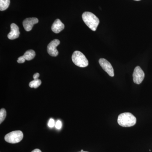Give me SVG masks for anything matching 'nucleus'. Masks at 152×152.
<instances>
[{
	"label": "nucleus",
	"instance_id": "obj_1",
	"mask_svg": "<svg viewBox=\"0 0 152 152\" xmlns=\"http://www.w3.org/2000/svg\"><path fill=\"white\" fill-rule=\"evenodd\" d=\"M118 124L124 127H129L135 125L137 122L136 117L130 113H124L119 115Z\"/></svg>",
	"mask_w": 152,
	"mask_h": 152
},
{
	"label": "nucleus",
	"instance_id": "obj_2",
	"mask_svg": "<svg viewBox=\"0 0 152 152\" xmlns=\"http://www.w3.org/2000/svg\"><path fill=\"white\" fill-rule=\"evenodd\" d=\"M82 18L85 24L93 31L96 30L99 24V20L97 17L90 12H86L82 15Z\"/></svg>",
	"mask_w": 152,
	"mask_h": 152
},
{
	"label": "nucleus",
	"instance_id": "obj_3",
	"mask_svg": "<svg viewBox=\"0 0 152 152\" xmlns=\"http://www.w3.org/2000/svg\"><path fill=\"white\" fill-rule=\"evenodd\" d=\"M72 60L75 65L80 67L84 68L88 65V61L84 55L79 51L74 52Z\"/></svg>",
	"mask_w": 152,
	"mask_h": 152
},
{
	"label": "nucleus",
	"instance_id": "obj_4",
	"mask_svg": "<svg viewBox=\"0 0 152 152\" xmlns=\"http://www.w3.org/2000/svg\"><path fill=\"white\" fill-rule=\"evenodd\" d=\"M23 134L20 131H15L11 132L5 136V140L10 143H18L23 140Z\"/></svg>",
	"mask_w": 152,
	"mask_h": 152
},
{
	"label": "nucleus",
	"instance_id": "obj_5",
	"mask_svg": "<svg viewBox=\"0 0 152 152\" xmlns=\"http://www.w3.org/2000/svg\"><path fill=\"white\" fill-rule=\"evenodd\" d=\"M145 73L140 67L137 66L135 68L133 74V81L139 85L141 83L145 78Z\"/></svg>",
	"mask_w": 152,
	"mask_h": 152
},
{
	"label": "nucleus",
	"instance_id": "obj_6",
	"mask_svg": "<svg viewBox=\"0 0 152 152\" xmlns=\"http://www.w3.org/2000/svg\"><path fill=\"white\" fill-rule=\"evenodd\" d=\"M99 63L104 70L109 75L110 77H114L115 75L113 68L111 64L108 61L104 58H101L99 60Z\"/></svg>",
	"mask_w": 152,
	"mask_h": 152
},
{
	"label": "nucleus",
	"instance_id": "obj_7",
	"mask_svg": "<svg viewBox=\"0 0 152 152\" xmlns=\"http://www.w3.org/2000/svg\"><path fill=\"white\" fill-rule=\"evenodd\" d=\"M60 44L58 39H54L51 41L48 45L47 51L49 55L53 57H56L58 54V51L56 48Z\"/></svg>",
	"mask_w": 152,
	"mask_h": 152
},
{
	"label": "nucleus",
	"instance_id": "obj_8",
	"mask_svg": "<svg viewBox=\"0 0 152 152\" xmlns=\"http://www.w3.org/2000/svg\"><path fill=\"white\" fill-rule=\"evenodd\" d=\"M38 22L39 20L37 18H28L23 21V26L26 31H29L32 29L34 25L37 23Z\"/></svg>",
	"mask_w": 152,
	"mask_h": 152
},
{
	"label": "nucleus",
	"instance_id": "obj_9",
	"mask_svg": "<svg viewBox=\"0 0 152 152\" xmlns=\"http://www.w3.org/2000/svg\"><path fill=\"white\" fill-rule=\"evenodd\" d=\"M20 34L18 26L15 23H12L11 25V31L8 34V38L10 39H15L19 37Z\"/></svg>",
	"mask_w": 152,
	"mask_h": 152
},
{
	"label": "nucleus",
	"instance_id": "obj_10",
	"mask_svg": "<svg viewBox=\"0 0 152 152\" xmlns=\"http://www.w3.org/2000/svg\"><path fill=\"white\" fill-rule=\"evenodd\" d=\"M64 25L59 19H56L52 26V30L56 34H58L64 28Z\"/></svg>",
	"mask_w": 152,
	"mask_h": 152
},
{
	"label": "nucleus",
	"instance_id": "obj_11",
	"mask_svg": "<svg viewBox=\"0 0 152 152\" xmlns=\"http://www.w3.org/2000/svg\"><path fill=\"white\" fill-rule=\"evenodd\" d=\"M36 56V53L34 51L32 50H30L27 51L25 53L23 57L27 61H31Z\"/></svg>",
	"mask_w": 152,
	"mask_h": 152
},
{
	"label": "nucleus",
	"instance_id": "obj_12",
	"mask_svg": "<svg viewBox=\"0 0 152 152\" xmlns=\"http://www.w3.org/2000/svg\"><path fill=\"white\" fill-rule=\"evenodd\" d=\"M10 0H0V10L4 11L9 7Z\"/></svg>",
	"mask_w": 152,
	"mask_h": 152
},
{
	"label": "nucleus",
	"instance_id": "obj_13",
	"mask_svg": "<svg viewBox=\"0 0 152 152\" xmlns=\"http://www.w3.org/2000/svg\"><path fill=\"white\" fill-rule=\"evenodd\" d=\"M41 84H42V81H41V80L37 79L34 80L30 82L29 86L30 88H37L40 86Z\"/></svg>",
	"mask_w": 152,
	"mask_h": 152
},
{
	"label": "nucleus",
	"instance_id": "obj_14",
	"mask_svg": "<svg viewBox=\"0 0 152 152\" xmlns=\"http://www.w3.org/2000/svg\"><path fill=\"white\" fill-rule=\"evenodd\" d=\"M6 115L7 112L6 110L4 108L1 109L0 110V124H1L5 119Z\"/></svg>",
	"mask_w": 152,
	"mask_h": 152
},
{
	"label": "nucleus",
	"instance_id": "obj_15",
	"mask_svg": "<svg viewBox=\"0 0 152 152\" xmlns=\"http://www.w3.org/2000/svg\"><path fill=\"white\" fill-rule=\"evenodd\" d=\"M48 126L50 128H53L56 125L55 124V121L53 118L50 119L49 120L48 124Z\"/></svg>",
	"mask_w": 152,
	"mask_h": 152
},
{
	"label": "nucleus",
	"instance_id": "obj_16",
	"mask_svg": "<svg viewBox=\"0 0 152 152\" xmlns=\"http://www.w3.org/2000/svg\"><path fill=\"white\" fill-rule=\"evenodd\" d=\"M56 128L58 129H60L61 128H62V124L61 122L60 121H58L56 123Z\"/></svg>",
	"mask_w": 152,
	"mask_h": 152
},
{
	"label": "nucleus",
	"instance_id": "obj_17",
	"mask_svg": "<svg viewBox=\"0 0 152 152\" xmlns=\"http://www.w3.org/2000/svg\"><path fill=\"white\" fill-rule=\"evenodd\" d=\"M26 60L25 58L23 57V56H22L19 57L18 58L17 62H18V63H19V64H23V63L25 62Z\"/></svg>",
	"mask_w": 152,
	"mask_h": 152
},
{
	"label": "nucleus",
	"instance_id": "obj_18",
	"mask_svg": "<svg viewBox=\"0 0 152 152\" xmlns=\"http://www.w3.org/2000/svg\"><path fill=\"white\" fill-rule=\"evenodd\" d=\"M39 74L38 73H35L34 75V76H33V78H34V80H36V79H38V78L39 77Z\"/></svg>",
	"mask_w": 152,
	"mask_h": 152
},
{
	"label": "nucleus",
	"instance_id": "obj_19",
	"mask_svg": "<svg viewBox=\"0 0 152 152\" xmlns=\"http://www.w3.org/2000/svg\"><path fill=\"white\" fill-rule=\"evenodd\" d=\"M31 152H42V151L39 149H36L34 150Z\"/></svg>",
	"mask_w": 152,
	"mask_h": 152
},
{
	"label": "nucleus",
	"instance_id": "obj_20",
	"mask_svg": "<svg viewBox=\"0 0 152 152\" xmlns=\"http://www.w3.org/2000/svg\"><path fill=\"white\" fill-rule=\"evenodd\" d=\"M81 151V152L84 151L83 150H82Z\"/></svg>",
	"mask_w": 152,
	"mask_h": 152
},
{
	"label": "nucleus",
	"instance_id": "obj_21",
	"mask_svg": "<svg viewBox=\"0 0 152 152\" xmlns=\"http://www.w3.org/2000/svg\"><path fill=\"white\" fill-rule=\"evenodd\" d=\"M134 1H140V0H134Z\"/></svg>",
	"mask_w": 152,
	"mask_h": 152
},
{
	"label": "nucleus",
	"instance_id": "obj_22",
	"mask_svg": "<svg viewBox=\"0 0 152 152\" xmlns=\"http://www.w3.org/2000/svg\"><path fill=\"white\" fill-rule=\"evenodd\" d=\"M86 152V151H83V152H81H81Z\"/></svg>",
	"mask_w": 152,
	"mask_h": 152
}]
</instances>
